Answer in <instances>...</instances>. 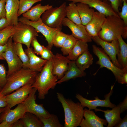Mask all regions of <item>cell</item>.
Here are the masks:
<instances>
[{
  "label": "cell",
  "mask_w": 127,
  "mask_h": 127,
  "mask_svg": "<svg viewBox=\"0 0 127 127\" xmlns=\"http://www.w3.org/2000/svg\"><path fill=\"white\" fill-rule=\"evenodd\" d=\"M98 36L108 42L118 40L121 36L127 37V26L119 16L114 15L106 16Z\"/></svg>",
  "instance_id": "1"
},
{
  "label": "cell",
  "mask_w": 127,
  "mask_h": 127,
  "mask_svg": "<svg viewBox=\"0 0 127 127\" xmlns=\"http://www.w3.org/2000/svg\"><path fill=\"white\" fill-rule=\"evenodd\" d=\"M52 58L48 61L40 72L38 73L32 85V87L38 91V97L41 100L44 99L49 90L54 89L57 84V77L52 73Z\"/></svg>",
  "instance_id": "2"
},
{
  "label": "cell",
  "mask_w": 127,
  "mask_h": 127,
  "mask_svg": "<svg viewBox=\"0 0 127 127\" xmlns=\"http://www.w3.org/2000/svg\"><path fill=\"white\" fill-rule=\"evenodd\" d=\"M64 114V127H76L79 126L83 118V108L80 103H75L71 99L66 98L61 93H57Z\"/></svg>",
  "instance_id": "3"
},
{
  "label": "cell",
  "mask_w": 127,
  "mask_h": 127,
  "mask_svg": "<svg viewBox=\"0 0 127 127\" xmlns=\"http://www.w3.org/2000/svg\"><path fill=\"white\" fill-rule=\"evenodd\" d=\"M38 72L22 68L7 78L6 83L0 93L6 95L26 84L33 83Z\"/></svg>",
  "instance_id": "4"
},
{
  "label": "cell",
  "mask_w": 127,
  "mask_h": 127,
  "mask_svg": "<svg viewBox=\"0 0 127 127\" xmlns=\"http://www.w3.org/2000/svg\"><path fill=\"white\" fill-rule=\"evenodd\" d=\"M38 36V32L33 27L19 21L13 26L11 37L14 42L24 44L28 49L33 39Z\"/></svg>",
  "instance_id": "5"
},
{
  "label": "cell",
  "mask_w": 127,
  "mask_h": 127,
  "mask_svg": "<svg viewBox=\"0 0 127 127\" xmlns=\"http://www.w3.org/2000/svg\"><path fill=\"white\" fill-rule=\"evenodd\" d=\"M66 6L64 2L58 7H52L47 10L41 15L42 21L51 28H62L63 20L66 16Z\"/></svg>",
  "instance_id": "6"
},
{
  "label": "cell",
  "mask_w": 127,
  "mask_h": 127,
  "mask_svg": "<svg viewBox=\"0 0 127 127\" xmlns=\"http://www.w3.org/2000/svg\"><path fill=\"white\" fill-rule=\"evenodd\" d=\"M92 49L94 53L98 58V60L96 63L100 66V68L105 67L111 71L113 74L116 81L120 83L122 77L127 71V69H121L115 66L103 49L93 45Z\"/></svg>",
  "instance_id": "7"
},
{
  "label": "cell",
  "mask_w": 127,
  "mask_h": 127,
  "mask_svg": "<svg viewBox=\"0 0 127 127\" xmlns=\"http://www.w3.org/2000/svg\"><path fill=\"white\" fill-rule=\"evenodd\" d=\"M19 21L32 26L38 32L42 33L48 42V45L47 47L50 49L53 46V41L55 35L62 30L61 28H53L47 25L42 22L41 17L37 21H33L22 16L19 18Z\"/></svg>",
  "instance_id": "8"
},
{
  "label": "cell",
  "mask_w": 127,
  "mask_h": 127,
  "mask_svg": "<svg viewBox=\"0 0 127 127\" xmlns=\"http://www.w3.org/2000/svg\"><path fill=\"white\" fill-rule=\"evenodd\" d=\"M12 37L9 39L5 51L3 54V57L7 63L8 70L7 78L13 73L22 68V63L15 53L14 49Z\"/></svg>",
  "instance_id": "9"
},
{
  "label": "cell",
  "mask_w": 127,
  "mask_h": 127,
  "mask_svg": "<svg viewBox=\"0 0 127 127\" xmlns=\"http://www.w3.org/2000/svg\"><path fill=\"white\" fill-rule=\"evenodd\" d=\"M114 86V85L111 86L110 92L105 95L104 99H100L97 96L95 97V99H88L79 94H76L75 97L79 101L81 105L83 108L86 107L90 110H95L98 107L112 108L116 106L115 104L111 103L110 100V97L113 92V88Z\"/></svg>",
  "instance_id": "10"
},
{
  "label": "cell",
  "mask_w": 127,
  "mask_h": 127,
  "mask_svg": "<svg viewBox=\"0 0 127 127\" xmlns=\"http://www.w3.org/2000/svg\"><path fill=\"white\" fill-rule=\"evenodd\" d=\"M36 89L33 87L26 99L24 101L27 112H29L36 115L39 118H47L50 114L43 106V104H38L35 101Z\"/></svg>",
  "instance_id": "11"
},
{
  "label": "cell",
  "mask_w": 127,
  "mask_h": 127,
  "mask_svg": "<svg viewBox=\"0 0 127 127\" xmlns=\"http://www.w3.org/2000/svg\"><path fill=\"white\" fill-rule=\"evenodd\" d=\"M92 39L97 44L102 47L115 66L122 69L118 63L116 58L117 55L118 54L120 49L118 40L108 42L102 40L98 36L92 37Z\"/></svg>",
  "instance_id": "12"
},
{
  "label": "cell",
  "mask_w": 127,
  "mask_h": 127,
  "mask_svg": "<svg viewBox=\"0 0 127 127\" xmlns=\"http://www.w3.org/2000/svg\"><path fill=\"white\" fill-rule=\"evenodd\" d=\"M32 84L30 83L25 85L12 93L5 95L8 103L6 107L11 109L16 105L24 102L32 90Z\"/></svg>",
  "instance_id": "13"
},
{
  "label": "cell",
  "mask_w": 127,
  "mask_h": 127,
  "mask_svg": "<svg viewBox=\"0 0 127 127\" xmlns=\"http://www.w3.org/2000/svg\"><path fill=\"white\" fill-rule=\"evenodd\" d=\"M26 112L24 102L18 104L16 107L13 109L6 107L5 110L0 115V123L5 121L12 124L22 118Z\"/></svg>",
  "instance_id": "14"
},
{
  "label": "cell",
  "mask_w": 127,
  "mask_h": 127,
  "mask_svg": "<svg viewBox=\"0 0 127 127\" xmlns=\"http://www.w3.org/2000/svg\"><path fill=\"white\" fill-rule=\"evenodd\" d=\"M62 24L68 27L71 31L72 36L78 40L87 42L92 41V37L87 31L85 26L77 24L66 17L63 19Z\"/></svg>",
  "instance_id": "15"
},
{
  "label": "cell",
  "mask_w": 127,
  "mask_h": 127,
  "mask_svg": "<svg viewBox=\"0 0 127 127\" xmlns=\"http://www.w3.org/2000/svg\"><path fill=\"white\" fill-rule=\"evenodd\" d=\"M74 3L81 2L87 4L90 7L95 9L98 12L105 16L114 15L119 16L115 12L111 5L101 0H68Z\"/></svg>",
  "instance_id": "16"
},
{
  "label": "cell",
  "mask_w": 127,
  "mask_h": 127,
  "mask_svg": "<svg viewBox=\"0 0 127 127\" xmlns=\"http://www.w3.org/2000/svg\"><path fill=\"white\" fill-rule=\"evenodd\" d=\"M70 61L67 57L57 53L52 58L53 74L56 76L58 79L64 76L68 67V64Z\"/></svg>",
  "instance_id": "17"
},
{
  "label": "cell",
  "mask_w": 127,
  "mask_h": 127,
  "mask_svg": "<svg viewBox=\"0 0 127 127\" xmlns=\"http://www.w3.org/2000/svg\"><path fill=\"white\" fill-rule=\"evenodd\" d=\"M83 116L79 125L81 127H103L107 126L106 120L97 116L91 110L85 108L84 109Z\"/></svg>",
  "instance_id": "18"
},
{
  "label": "cell",
  "mask_w": 127,
  "mask_h": 127,
  "mask_svg": "<svg viewBox=\"0 0 127 127\" xmlns=\"http://www.w3.org/2000/svg\"><path fill=\"white\" fill-rule=\"evenodd\" d=\"M106 17L98 11L94 12L91 20L85 26L87 31L91 36H98Z\"/></svg>",
  "instance_id": "19"
},
{
  "label": "cell",
  "mask_w": 127,
  "mask_h": 127,
  "mask_svg": "<svg viewBox=\"0 0 127 127\" xmlns=\"http://www.w3.org/2000/svg\"><path fill=\"white\" fill-rule=\"evenodd\" d=\"M19 3V0H6L4 5L5 17L10 25H15L19 22L17 14Z\"/></svg>",
  "instance_id": "20"
},
{
  "label": "cell",
  "mask_w": 127,
  "mask_h": 127,
  "mask_svg": "<svg viewBox=\"0 0 127 127\" xmlns=\"http://www.w3.org/2000/svg\"><path fill=\"white\" fill-rule=\"evenodd\" d=\"M86 75L84 71L80 70L77 66L75 60H70L68 64V67L63 76L58 81L56 84H60L70 79L78 77L85 76Z\"/></svg>",
  "instance_id": "21"
},
{
  "label": "cell",
  "mask_w": 127,
  "mask_h": 127,
  "mask_svg": "<svg viewBox=\"0 0 127 127\" xmlns=\"http://www.w3.org/2000/svg\"><path fill=\"white\" fill-rule=\"evenodd\" d=\"M119 104L112 108L111 110H104L96 108L95 111H100L103 112L104 116L108 123L107 127H113L118 124L122 119L120 115L121 113Z\"/></svg>",
  "instance_id": "22"
},
{
  "label": "cell",
  "mask_w": 127,
  "mask_h": 127,
  "mask_svg": "<svg viewBox=\"0 0 127 127\" xmlns=\"http://www.w3.org/2000/svg\"><path fill=\"white\" fill-rule=\"evenodd\" d=\"M28 56L29 63L28 68L33 71L40 72L48 60H44L37 56L34 52L32 47L25 50Z\"/></svg>",
  "instance_id": "23"
},
{
  "label": "cell",
  "mask_w": 127,
  "mask_h": 127,
  "mask_svg": "<svg viewBox=\"0 0 127 127\" xmlns=\"http://www.w3.org/2000/svg\"><path fill=\"white\" fill-rule=\"evenodd\" d=\"M52 7L49 4L42 5L41 3L38 4L23 13L22 16L30 21H36L46 11Z\"/></svg>",
  "instance_id": "24"
},
{
  "label": "cell",
  "mask_w": 127,
  "mask_h": 127,
  "mask_svg": "<svg viewBox=\"0 0 127 127\" xmlns=\"http://www.w3.org/2000/svg\"><path fill=\"white\" fill-rule=\"evenodd\" d=\"M76 4L82 24L85 26L92 18L95 12L94 9L83 3L78 2Z\"/></svg>",
  "instance_id": "25"
},
{
  "label": "cell",
  "mask_w": 127,
  "mask_h": 127,
  "mask_svg": "<svg viewBox=\"0 0 127 127\" xmlns=\"http://www.w3.org/2000/svg\"><path fill=\"white\" fill-rule=\"evenodd\" d=\"M88 50L87 42L78 40L72 50L67 56L70 60H75L83 53Z\"/></svg>",
  "instance_id": "26"
},
{
  "label": "cell",
  "mask_w": 127,
  "mask_h": 127,
  "mask_svg": "<svg viewBox=\"0 0 127 127\" xmlns=\"http://www.w3.org/2000/svg\"><path fill=\"white\" fill-rule=\"evenodd\" d=\"M93 58L89 50L86 51L75 60L77 67L81 71H84L92 64Z\"/></svg>",
  "instance_id": "27"
},
{
  "label": "cell",
  "mask_w": 127,
  "mask_h": 127,
  "mask_svg": "<svg viewBox=\"0 0 127 127\" xmlns=\"http://www.w3.org/2000/svg\"><path fill=\"white\" fill-rule=\"evenodd\" d=\"M120 47L117 59L122 69H127V44L122 36L118 39Z\"/></svg>",
  "instance_id": "28"
},
{
  "label": "cell",
  "mask_w": 127,
  "mask_h": 127,
  "mask_svg": "<svg viewBox=\"0 0 127 127\" xmlns=\"http://www.w3.org/2000/svg\"><path fill=\"white\" fill-rule=\"evenodd\" d=\"M20 119L24 127H44L43 123L39 118L31 113L26 112Z\"/></svg>",
  "instance_id": "29"
},
{
  "label": "cell",
  "mask_w": 127,
  "mask_h": 127,
  "mask_svg": "<svg viewBox=\"0 0 127 127\" xmlns=\"http://www.w3.org/2000/svg\"><path fill=\"white\" fill-rule=\"evenodd\" d=\"M66 12V17L68 19L77 24H82L75 3L71 2L67 6Z\"/></svg>",
  "instance_id": "30"
},
{
  "label": "cell",
  "mask_w": 127,
  "mask_h": 127,
  "mask_svg": "<svg viewBox=\"0 0 127 127\" xmlns=\"http://www.w3.org/2000/svg\"><path fill=\"white\" fill-rule=\"evenodd\" d=\"M13 46L15 53L22 63V68H28L29 63V58L23 49L22 44L13 42Z\"/></svg>",
  "instance_id": "31"
},
{
  "label": "cell",
  "mask_w": 127,
  "mask_h": 127,
  "mask_svg": "<svg viewBox=\"0 0 127 127\" xmlns=\"http://www.w3.org/2000/svg\"><path fill=\"white\" fill-rule=\"evenodd\" d=\"M78 40L72 34L69 35L61 47V50L64 55L69 54Z\"/></svg>",
  "instance_id": "32"
},
{
  "label": "cell",
  "mask_w": 127,
  "mask_h": 127,
  "mask_svg": "<svg viewBox=\"0 0 127 127\" xmlns=\"http://www.w3.org/2000/svg\"><path fill=\"white\" fill-rule=\"evenodd\" d=\"M39 118L43 123L44 127H64L60 123L58 117L55 115L51 114L48 118L40 117Z\"/></svg>",
  "instance_id": "33"
},
{
  "label": "cell",
  "mask_w": 127,
  "mask_h": 127,
  "mask_svg": "<svg viewBox=\"0 0 127 127\" xmlns=\"http://www.w3.org/2000/svg\"><path fill=\"white\" fill-rule=\"evenodd\" d=\"M19 3L17 16H20L31 8L35 3L42 0H19Z\"/></svg>",
  "instance_id": "34"
},
{
  "label": "cell",
  "mask_w": 127,
  "mask_h": 127,
  "mask_svg": "<svg viewBox=\"0 0 127 127\" xmlns=\"http://www.w3.org/2000/svg\"><path fill=\"white\" fill-rule=\"evenodd\" d=\"M13 26H9L0 31V45H3L7 44L11 36Z\"/></svg>",
  "instance_id": "35"
},
{
  "label": "cell",
  "mask_w": 127,
  "mask_h": 127,
  "mask_svg": "<svg viewBox=\"0 0 127 127\" xmlns=\"http://www.w3.org/2000/svg\"><path fill=\"white\" fill-rule=\"evenodd\" d=\"M68 35L60 31L55 35L53 41V45L57 47L61 48Z\"/></svg>",
  "instance_id": "36"
},
{
  "label": "cell",
  "mask_w": 127,
  "mask_h": 127,
  "mask_svg": "<svg viewBox=\"0 0 127 127\" xmlns=\"http://www.w3.org/2000/svg\"><path fill=\"white\" fill-rule=\"evenodd\" d=\"M7 74V71L4 64H0V87L1 89L6 83Z\"/></svg>",
  "instance_id": "37"
},
{
  "label": "cell",
  "mask_w": 127,
  "mask_h": 127,
  "mask_svg": "<svg viewBox=\"0 0 127 127\" xmlns=\"http://www.w3.org/2000/svg\"><path fill=\"white\" fill-rule=\"evenodd\" d=\"M31 44L34 48L33 52L38 55L40 54L45 47L41 45L38 42L36 37L34 38L32 41Z\"/></svg>",
  "instance_id": "38"
},
{
  "label": "cell",
  "mask_w": 127,
  "mask_h": 127,
  "mask_svg": "<svg viewBox=\"0 0 127 127\" xmlns=\"http://www.w3.org/2000/svg\"><path fill=\"white\" fill-rule=\"evenodd\" d=\"M121 11L119 16L123 20L125 25L127 26V1H123Z\"/></svg>",
  "instance_id": "39"
},
{
  "label": "cell",
  "mask_w": 127,
  "mask_h": 127,
  "mask_svg": "<svg viewBox=\"0 0 127 127\" xmlns=\"http://www.w3.org/2000/svg\"><path fill=\"white\" fill-rule=\"evenodd\" d=\"M40 55L42 58L48 60L53 57L54 55L51 51V49L47 47H44Z\"/></svg>",
  "instance_id": "40"
},
{
  "label": "cell",
  "mask_w": 127,
  "mask_h": 127,
  "mask_svg": "<svg viewBox=\"0 0 127 127\" xmlns=\"http://www.w3.org/2000/svg\"><path fill=\"white\" fill-rule=\"evenodd\" d=\"M102 1L106 0H101ZM111 3V5L114 11L119 15V7L121 4L119 0H108Z\"/></svg>",
  "instance_id": "41"
},
{
  "label": "cell",
  "mask_w": 127,
  "mask_h": 127,
  "mask_svg": "<svg viewBox=\"0 0 127 127\" xmlns=\"http://www.w3.org/2000/svg\"><path fill=\"white\" fill-rule=\"evenodd\" d=\"M6 0H0V19L5 17L6 12L4 8Z\"/></svg>",
  "instance_id": "42"
},
{
  "label": "cell",
  "mask_w": 127,
  "mask_h": 127,
  "mask_svg": "<svg viewBox=\"0 0 127 127\" xmlns=\"http://www.w3.org/2000/svg\"><path fill=\"white\" fill-rule=\"evenodd\" d=\"M10 25L5 17L0 19V31Z\"/></svg>",
  "instance_id": "43"
},
{
  "label": "cell",
  "mask_w": 127,
  "mask_h": 127,
  "mask_svg": "<svg viewBox=\"0 0 127 127\" xmlns=\"http://www.w3.org/2000/svg\"><path fill=\"white\" fill-rule=\"evenodd\" d=\"M120 105L121 113H122L127 109V96L125 97L124 99L122 102L119 103Z\"/></svg>",
  "instance_id": "44"
},
{
  "label": "cell",
  "mask_w": 127,
  "mask_h": 127,
  "mask_svg": "<svg viewBox=\"0 0 127 127\" xmlns=\"http://www.w3.org/2000/svg\"><path fill=\"white\" fill-rule=\"evenodd\" d=\"M114 127H127V115H126L125 117Z\"/></svg>",
  "instance_id": "45"
},
{
  "label": "cell",
  "mask_w": 127,
  "mask_h": 127,
  "mask_svg": "<svg viewBox=\"0 0 127 127\" xmlns=\"http://www.w3.org/2000/svg\"><path fill=\"white\" fill-rule=\"evenodd\" d=\"M7 105L5 95H3L0 93V108L5 107Z\"/></svg>",
  "instance_id": "46"
},
{
  "label": "cell",
  "mask_w": 127,
  "mask_h": 127,
  "mask_svg": "<svg viewBox=\"0 0 127 127\" xmlns=\"http://www.w3.org/2000/svg\"><path fill=\"white\" fill-rule=\"evenodd\" d=\"M7 46V43L3 45H0V60H5L3 56V53L5 51Z\"/></svg>",
  "instance_id": "47"
},
{
  "label": "cell",
  "mask_w": 127,
  "mask_h": 127,
  "mask_svg": "<svg viewBox=\"0 0 127 127\" xmlns=\"http://www.w3.org/2000/svg\"><path fill=\"white\" fill-rule=\"evenodd\" d=\"M12 127H24V126L22 121L20 119L12 124Z\"/></svg>",
  "instance_id": "48"
},
{
  "label": "cell",
  "mask_w": 127,
  "mask_h": 127,
  "mask_svg": "<svg viewBox=\"0 0 127 127\" xmlns=\"http://www.w3.org/2000/svg\"><path fill=\"white\" fill-rule=\"evenodd\" d=\"M120 83L124 84L127 83V71L125 72L122 77Z\"/></svg>",
  "instance_id": "49"
},
{
  "label": "cell",
  "mask_w": 127,
  "mask_h": 127,
  "mask_svg": "<svg viewBox=\"0 0 127 127\" xmlns=\"http://www.w3.org/2000/svg\"><path fill=\"white\" fill-rule=\"evenodd\" d=\"M0 123V127H12V124H10L6 121H2Z\"/></svg>",
  "instance_id": "50"
},
{
  "label": "cell",
  "mask_w": 127,
  "mask_h": 127,
  "mask_svg": "<svg viewBox=\"0 0 127 127\" xmlns=\"http://www.w3.org/2000/svg\"><path fill=\"white\" fill-rule=\"evenodd\" d=\"M5 109V107L0 108V115L1 113Z\"/></svg>",
  "instance_id": "51"
},
{
  "label": "cell",
  "mask_w": 127,
  "mask_h": 127,
  "mask_svg": "<svg viewBox=\"0 0 127 127\" xmlns=\"http://www.w3.org/2000/svg\"><path fill=\"white\" fill-rule=\"evenodd\" d=\"M119 0L121 3H122L123 2V1H127V0Z\"/></svg>",
  "instance_id": "52"
},
{
  "label": "cell",
  "mask_w": 127,
  "mask_h": 127,
  "mask_svg": "<svg viewBox=\"0 0 127 127\" xmlns=\"http://www.w3.org/2000/svg\"><path fill=\"white\" fill-rule=\"evenodd\" d=\"M1 88L0 87V92L1 90Z\"/></svg>",
  "instance_id": "53"
},
{
  "label": "cell",
  "mask_w": 127,
  "mask_h": 127,
  "mask_svg": "<svg viewBox=\"0 0 127 127\" xmlns=\"http://www.w3.org/2000/svg\"></svg>",
  "instance_id": "54"
}]
</instances>
